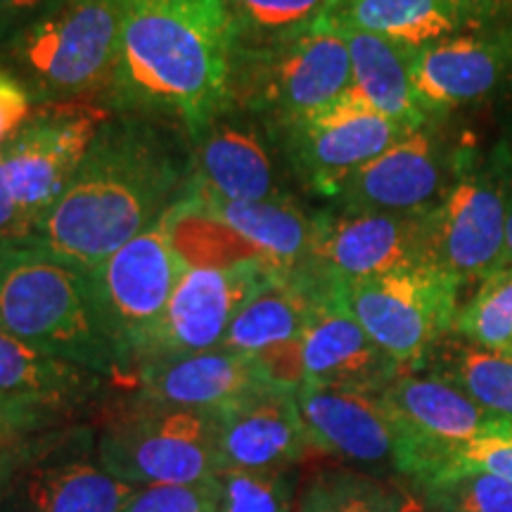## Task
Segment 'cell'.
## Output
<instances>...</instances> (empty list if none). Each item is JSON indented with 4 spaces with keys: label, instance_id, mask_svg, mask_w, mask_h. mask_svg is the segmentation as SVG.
<instances>
[{
    "label": "cell",
    "instance_id": "cell-1",
    "mask_svg": "<svg viewBox=\"0 0 512 512\" xmlns=\"http://www.w3.org/2000/svg\"><path fill=\"white\" fill-rule=\"evenodd\" d=\"M190 176V138L181 126L112 112L29 245L88 271L162 219Z\"/></svg>",
    "mask_w": 512,
    "mask_h": 512
},
{
    "label": "cell",
    "instance_id": "cell-2",
    "mask_svg": "<svg viewBox=\"0 0 512 512\" xmlns=\"http://www.w3.org/2000/svg\"><path fill=\"white\" fill-rule=\"evenodd\" d=\"M233 55L226 0H124L105 98L112 112L176 124L192 138L230 102Z\"/></svg>",
    "mask_w": 512,
    "mask_h": 512
},
{
    "label": "cell",
    "instance_id": "cell-3",
    "mask_svg": "<svg viewBox=\"0 0 512 512\" xmlns=\"http://www.w3.org/2000/svg\"><path fill=\"white\" fill-rule=\"evenodd\" d=\"M0 328L43 354L124 377L95 313L86 271L36 245H10L0 273Z\"/></svg>",
    "mask_w": 512,
    "mask_h": 512
},
{
    "label": "cell",
    "instance_id": "cell-4",
    "mask_svg": "<svg viewBox=\"0 0 512 512\" xmlns=\"http://www.w3.org/2000/svg\"><path fill=\"white\" fill-rule=\"evenodd\" d=\"M124 0H69L0 43L34 105H69L110 86Z\"/></svg>",
    "mask_w": 512,
    "mask_h": 512
},
{
    "label": "cell",
    "instance_id": "cell-5",
    "mask_svg": "<svg viewBox=\"0 0 512 512\" xmlns=\"http://www.w3.org/2000/svg\"><path fill=\"white\" fill-rule=\"evenodd\" d=\"M349 88V46L325 17L266 46H235L230 102L278 128L325 110Z\"/></svg>",
    "mask_w": 512,
    "mask_h": 512
},
{
    "label": "cell",
    "instance_id": "cell-6",
    "mask_svg": "<svg viewBox=\"0 0 512 512\" xmlns=\"http://www.w3.org/2000/svg\"><path fill=\"white\" fill-rule=\"evenodd\" d=\"M95 456L136 489L214 479L221 472L219 411L136 399L102 427Z\"/></svg>",
    "mask_w": 512,
    "mask_h": 512
},
{
    "label": "cell",
    "instance_id": "cell-7",
    "mask_svg": "<svg viewBox=\"0 0 512 512\" xmlns=\"http://www.w3.org/2000/svg\"><path fill=\"white\" fill-rule=\"evenodd\" d=\"M183 273L164 216L86 271L95 313L117 349L124 377H133Z\"/></svg>",
    "mask_w": 512,
    "mask_h": 512
},
{
    "label": "cell",
    "instance_id": "cell-8",
    "mask_svg": "<svg viewBox=\"0 0 512 512\" xmlns=\"http://www.w3.org/2000/svg\"><path fill=\"white\" fill-rule=\"evenodd\" d=\"M430 211H316L311 252L290 280L309 292L430 264Z\"/></svg>",
    "mask_w": 512,
    "mask_h": 512
},
{
    "label": "cell",
    "instance_id": "cell-9",
    "mask_svg": "<svg viewBox=\"0 0 512 512\" xmlns=\"http://www.w3.org/2000/svg\"><path fill=\"white\" fill-rule=\"evenodd\" d=\"M460 280L434 264L375 275L344 287L370 339L403 370H418L458 316Z\"/></svg>",
    "mask_w": 512,
    "mask_h": 512
},
{
    "label": "cell",
    "instance_id": "cell-10",
    "mask_svg": "<svg viewBox=\"0 0 512 512\" xmlns=\"http://www.w3.org/2000/svg\"><path fill=\"white\" fill-rule=\"evenodd\" d=\"M510 183L494 164L460 147L456 174L430 211V264L460 285L505 266V214Z\"/></svg>",
    "mask_w": 512,
    "mask_h": 512
},
{
    "label": "cell",
    "instance_id": "cell-11",
    "mask_svg": "<svg viewBox=\"0 0 512 512\" xmlns=\"http://www.w3.org/2000/svg\"><path fill=\"white\" fill-rule=\"evenodd\" d=\"M401 434L396 470L418 486L444 470L453 448L508 430L498 415L441 375L403 370L380 394Z\"/></svg>",
    "mask_w": 512,
    "mask_h": 512
},
{
    "label": "cell",
    "instance_id": "cell-12",
    "mask_svg": "<svg viewBox=\"0 0 512 512\" xmlns=\"http://www.w3.org/2000/svg\"><path fill=\"white\" fill-rule=\"evenodd\" d=\"M190 181L228 202H273L297 197L278 126L228 102L190 138Z\"/></svg>",
    "mask_w": 512,
    "mask_h": 512
},
{
    "label": "cell",
    "instance_id": "cell-13",
    "mask_svg": "<svg viewBox=\"0 0 512 512\" xmlns=\"http://www.w3.org/2000/svg\"><path fill=\"white\" fill-rule=\"evenodd\" d=\"M133 494L98 463L93 432L69 427L38 439L0 491V512H121Z\"/></svg>",
    "mask_w": 512,
    "mask_h": 512
},
{
    "label": "cell",
    "instance_id": "cell-14",
    "mask_svg": "<svg viewBox=\"0 0 512 512\" xmlns=\"http://www.w3.org/2000/svg\"><path fill=\"white\" fill-rule=\"evenodd\" d=\"M110 114L100 107L57 105L34 114L0 145L5 181L31 230L67 190Z\"/></svg>",
    "mask_w": 512,
    "mask_h": 512
},
{
    "label": "cell",
    "instance_id": "cell-15",
    "mask_svg": "<svg viewBox=\"0 0 512 512\" xmlns=\"http://www.w3.org/2000/svg\"><path fill=\"white\" fill-rule=\"evenodd\" d=\"M278 131L294 181L332 200L344 178L382 155L408 128L347 91L325 110Z\"/></svg>",
    "mask_w": 512,
    "mask_h": 512
},
{
    "label": "cell",
    "instance_id": "cell-16",
    "mask_svg": "<svg viewBox=\"0 0 512 512\" xmlns=\"http://www.w3.org/2000/svg\"><path fill=\"white\" fill-rule=\"evenodd\" d=\"M439 121L403 133L382 155L344 178L332 197L335 207L389 214L434 209L453 181L460 152L441 133Z\"/></svg>",
    "mask_w": 512,
    "mask_h": 512
},
{
    "label": "cell",
    "instance_id": "cell-17",
    "mask_svg": "<svg viewBox=\"0 0 512 512\" xmlns=\"http://www.w3.org/2000/svg\"><path fill=\"white\" fill-rule=\"evenodd\" d=\"M411 79L415 98L430 119L501 100L512 88V24L411 50Z\"/></svg>",
    "mask_w": 512,
    "mask_h": 512
},
{
    "label": "cell",
    "instance_id": "cell-18",
    "mask_svg": "<svg viewBox=\"0 0 512 512\" xmlns=\"http://www.w3.org/2000/svg\"><path fill=\"white\" fill-rule=\"evenodd\" d=\"M105 389L93 370L43 354L0 328V427L3 434L34 432L72 422Z\"/></svg>",
    "mask_w": 512,
    "mask_h": 512
},
{
    "label": "cell",
    "instance_id": "cell-19",
    "mask_svg": "<svg viewBox=\"0 0 512 512\" xmlns=\"http://www.w3.org/2000/svg\"><path fill=\"white\" fill-rule=\"evenodd\" d=\"M268 275L273 273L261 264L230 271L185 268L138 366L155 358L219 349L242 304Z\"/></svg>",
    "mask_w": 512,
    "mask_h": 512
},
{
    "label": "cell",
    "instance_id": "cell-20",
    "mask_svg": "<svg viewBox=\"0 0 512 512\" xmlns=\"http://www.w3.org/2000/svg\"><path fill=\"white\" fill-rule=\"evenodd\" d=\"M309 297L302 337L304 384L382 394L403 368L363 330L344 299V287H318Z\"/></svg>",
    "mask_w": 512,
    "mask_h": 512
},
{
    "label": "cell",
    "instance_id": "cell-21",
    "mask_svg": "<svg viewBox=\"0 0 512 512\" xmlns=\"http://www.w3.org/2000/svg\"><path fill=\"white\" fill-rule=\"evenodd\" d=\"M306 451L311 441L297 394L261 384L219 408L221 472L290 470Z\"/></svg>",
    "mask_w": 512,
    "mask_h": 512
},
{
    "label": "cell",
    "instance_id": "cell-22",
    "mask_svg": "<svg viewBox=\"0 0 512 512\" xmlns=\"http://www.w3.org/2000/svg\"><path fill=\"white\" fill-rule=\"evenodd\" d=\"M311 448L361 465H392L401 453V434L380 394L304 384L297 392Z\"/></svg>",
    "mask_w": 512,
    "mask_h": 512
},
{
    "label": "cell",
    "instance_id": "cell-23",
    "mask_svg": "<svg viewBox=\"0 0 512 512\" xmlns=\"http://www.w3.org/2000/svg\"><path fill=\"white\" fill-rule=\"evenodd\" d=\"M131 380L140 401L200 411H219L264 384L252 358L223 347L145 361Z\"/></svg>",
    "mask_w": 512,
    "mask_h": 512
},
{
    "label": "cell",
    "instance_id": "cell-24",
    "mask_svg": "<svg viewBox=\"0 0 512 512\" xmlns=\"http://www.w3.org/2000/svg\"><path fill=\"white\" fill-rule=\"evenodd\" d=\"M323 17L411 50L467 31L501 27L479 0H332Z\"/></svg>",
    "mask_w": 512,
    "mask_h": 512
},
{
    "label": "cell",
    "instance_id": "cell-25",
    "mask_svg": "<svg viewBox=\"0 0 512 512\" xmlns=\"http://www.w3.org/2000/svg\"><path fill=\"white\" fill-rule=\"evenodd\" d=\"M337 27V24H335ZM351 57V88L368 107L408 131L427 124L411 79V48L366 31L337 27Z\"/></svg>",
    "mask_w": 512,
    "mask_h": 512
},
{
    "label": "cell",
    "instance_id": "cell-26",
    "mask_svg": "<svg viewBox=\"0 0 512 512\" xmlns=\"http://www.w3.org/2000/svg\"><path fill=\"white\" fill-rule=\"evenodd\" d=\"M190 188L202 195V200L223 216V221H228L268 256L275 278L290 280L302 271L311 252L316 214H309L297 197L273 202H228L209 195L192 185V181Z\"/></svg>",
    "mask_w": 512,
    "mask_h": 512
},
{
    "label": "cell",
    "instance_id": "cell-27",
    "mask_svg": "<svg viewBox=\"0 0 512 512\" xmlns=\"http://www.w3.org/2000/svg\"><path fill=\"white\" fill-rule=\"evenodd\" d=\"M164 223L171 247L185 268L230 271L261 264L271 271L268 256L228 221H223V216L216 214L202 195L190 188V183L181 200L164 214Z\"/></svg>",
    "mask_w": 512,
    "mask_h": 512
},
{
    "label": "cell",
    "instance_id": "cell-28",
    "mask_svg": "<svg viewBox=\"0 0 512 512\" xmlns=\"http://www.w3.org/2000/svg\"><path fill=\"white\" fill-rule=\"evenodd\" d=\"M311 297L292 280L268 278L242 304L233 318L221 347L242 356H254L278 344L292 342L304 335Z\"/></svg>",
    "mask_w": 512,
    "mask_h": 512
},
{
    "label": "cell",
    "instance_id": "cell-29",
    "mask_svg": "<svg viewBox=\"0 0 512 512\" xmlns=\"http://www.w3.org/2000/svg\"><path fill=\"white\" fill-rule=\"evenodd\" d=\"M448 382L470 394L484 408L512 418V356L479 349L475 344H456L441 356Z\"/></svg>",
    "mask_w": 512,
    "mask_h": 512
},
{
    "label": "cell",
    "instance_id": "cell-30",
    "mask_svg": "<svg viewBox=\"0 0 512 512\" xmlns=\"http://www.w3.org/2000/svg\"><path fill=\"white\" fill-rule=\"evenodd\" d=\"M332 0H226L235 46L254 48L297 34L323 17Z\"/></svg>",
    "mask_w": 512,
    "mask_h": 512
},
{
    "label": "cell",
    "instance_id": "cell-31",
    "mask_svg": "<svg viewBox=\"0 0 512 512\" xmlns=\"http://www.w3.org/2000/svg\"><path fill=\"white\" fill-rule=\"evenodd\" d=\"M453 330L479 349L512 351V266L482 280L475 297L458 311Z\"/></svg>",
    "mask_w": 512,
    "mask_h": 512
},
{
    "label": "cell",
    "instance_id": "cell-32",
    "mask_svg": "<svg viewBox=\"0 0 512 512\" xmlns=\"http://www.w3.org/2000/svg\"><path fill=\"white\" fill-rule=\"evenodd\" d=\"M444 512H512V484L470 465H451L420 484Z\"/></svg>",
    "mask_w": 512,
    "mask_h": 512
},
{
    "label": "cell",
    "instance_id": "cell-33",
    "mask_svg": "<svg viewBox=\"0 0 512 512\" xmlns=\"http://www.w3.org/2000/svg\"><path fill=\"white\" fill-rule=\"evenodd\" d=\"M297 512H401L394 494L373 479L328 472L306 486Z\"/></svg>",
    "mask_w": 512,
    "mask_h": 512
},
{
    "label": "cell",
    "instance_id": "cell-34",
    "mask_svg": "<svg viewBox=\"0 0 512 512\" xmlns=\"http://www.w3.org/2000/svg\"><path fill=\"white\" fill-rule=\"evenodd\" d=\"M216 512H290L294 482L290 470H223Z\"/></svg>",
    "mask_w": 512,
    "mask_h": 512
},
{
    "label": "cell",
    "instance_id": "cell-35",
    "mask_svg": "<svg viewBox=\"0 0 512 512\" xmlns=\"http://www.w3.org/2000/svg\"><path fill=\"white\" fill-rule=\"evenodd\" d=\"M219 491V477L195 484L143 486L121 512H216Z\"/></svg>",
    "mask_w": 512,
    "mask_h": 512
},
{
    "label": "cell",
    "instance_id": "cell-36",
    "mask_svg": "<svg viewBox=\"0 0 512 512\" xmlns=\"http://www.w3.org/2000/svg\"><path fill=\"white\" fill-rule=\"evenodd\" d=\"M451 465L479 467V470H486V472H491V475L508 479V482L512 484V425L508 427V430L494 434V437H484V439L470 441V444H465V446L453 448L451 456H448L446 467H451Z\"/></svg>",
    "mask_w": 512,
    "mask_h": 512
},
{
    "label": "cell",
    "instance_id": "cell-37",
    "mask_svg": "<svg viewBox=\"0 0 512 512\" xmlns=\"http://www.w3.org/2000/svg\"><path fill=\"white\" fill-rule=\"evenodd\" d=\"M34 117V100L24 83L0 60V145Z\"/></svg>",
    "mask_w": 512,
    "mask_h": 512
},
{
    "label": "cell",
    "instance_id": "cell-38",
    "mask_svg": "<svg viewBox=\"0 0 512 512\" xmlns=\"http://www.w3.org/2000/svg\"><path fill=\"white\" fill-rule=\"evenodd\" d=\"M69 0H0V43Z\"/></svg>",
    "mask_w": 512,
    "mask_h": 512
},
{
    "label": "cell",
    "instance_id": "cell-39",
    "mask_svg": "<svg viewBox=\"0 0 512 512\" xmlns=\"http://www.w3.org/2000/svg\"><path fill=\"white\" fill-rule=\"evenodd\" d=\"M31 238H34V230L19 211L10 185L5 181L3 152H0V242H5V245H29Z\"/></svg>",
    "mask_w": 512,
    "mask_h": 512
},
{
    "label": "cell",
    "instance_id": "cell-40",
    "mask_svg": "<svg viewBox=\"0 0 512 512\" xmlns=\"http://www.w3.org/2000/svg\"><path fill=\"white\" fill-rule=\"evenodd\" d=\"M498 102H501V110H498V138L489 155V162L512 185V88Z\"/></svg>",
    "mask_w": 512,
    "mask_h": 512
},
{
    "label": "cell",
    "instance_id": "cell-41",
    "mask_svg": "<svg viewBox=\"0 0 512 512\" xmlns=\"http://www.w3.org/2000/svg\"><path fill=\"white\" fill-rule=\"evenodd\" d=\"M36 444H38V439L29 441V444L0 448V491H3V486L8 484L12 475H15L19 467H22L24 460H27L31 453H34Z\"/></svg>",
    "mask_w": 512,
    "mask_h": 512
},
{
    "label": "cell",
    "instance_id": "cell-42",
    "mask_svg": "<svg viewBox=\"0 0 512 512\" xmlns=\"http://www.w3.org/2000/svg\"><path fill=\"white\" fill-rule=\"evenodd\" d=\"M501 24H512V0H479Z\"/></svg>",
    "mask_w": 512,
    "mask_h": 512
},
{
    "label": "cell",
    "instance_id": "cell-43",
    "mask_svg": "<svg viewBox=\"0 0 512 512\" xmlns=\"http://www.w3.org/2000/svg\"><path fill=\"white\" fill-rule=\"evenodd\" d=\"M505 266H512V185L508 195V214H505Z\"/></svg>",
    "mask_w": 512,
    "mask_h": 512
},
{
    "label": "cell",
    "instance_id": "cell-44",
    "mask_svg": "<svg viewBox=\"0 0 512 512\" xmlns=\"http://www.w3.org/2000/svg\"><path fill=\"white\" fill-rule=\"evenodd\" d=\"M8 247L5 242H0V273H3V264H5V254H8Z\"/></svg>",
    "mask_w": 512,
    "mask_h": 512
},
{
    "label": "cell",
    "instance_id": "cell-45",
    "mask_svg": "<svg viewBox=\"0 0 512 512\" xmlns=\"http://www.w3.org/2000/svg\"><path fill=\"white\" fill-rule=\"evenodd\" d=\"M0 437H3V430H0Z\"/></svg>",
    "mask_w": 512,
    "mask_h": 512
},
{
    "label": "cell",
    "instance_id": "cell-46",
    "mask_svg": "<svg viewBox=\"0 0 512 512\" xmlns=\"http://www.w3.org/2000/svg\"><path fill=\"white\" fill-rule=\"evenodd\" d=\"M510 356H512V351H510Z\"/></svg>",
    "mask_w": 512,
    "mask_h": 512
},
{
    "label": "cell",
    "instance_id": "cell-47",
    "mask_svg": "<svg viewBox=\"0 0 512 512\" xmlns=\"http://www.w3.org/2000/svg\"><path fill=\"white\" fill-rule=\"evenodd\" d=\"M0 430H3V427H0Z\"/></svg>",
    "mask_w": 512,
    "mask_h": 512
}]
</instances>
